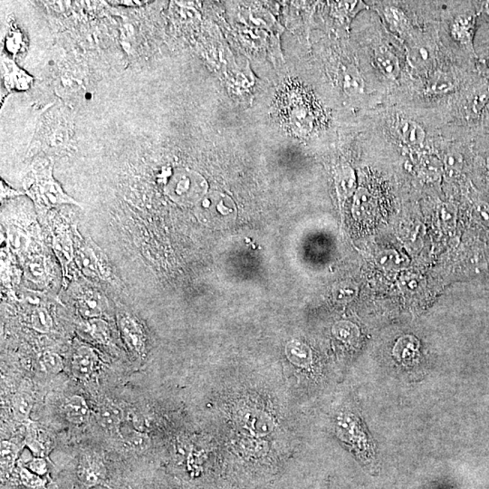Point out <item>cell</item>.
Segmentation results:
<instances>
[{"label": "cell", "instance_id": "7402d4cb", "mask_svg": "<svg viewBox=\"0 0 489 489\" xmlns=\"http://www.w3.org/2000/svg\"><path fill=\"white\" fill-rule=\"evenodd\" d=\"M30 323L33 329L43 334L50 332L54 326L52 316L47 309L44 307H37L32 312Z\"/></svg>", "mask_w": 489, "mask_h": 489}, {"label": "cell", "instance_id": "d4e9b609", "mask_svg": "<svg viewBox=\"0 0 489 489\" xmlns=\"http://www.w3.org/2000/svg\"><path fill=\"white\" fill-rule=\"evenodd\" d=\"M1 466L5 470L11 469L16 462L17 455H19V448L14 443L3 440L1 442Z\"/></svg>", "mask_w": 489, "mask_h": 489}, {"label": "cell", "instance_id": "e575fe53", "mask_svg": "<svg viewBox=\"0 0 489 489\" xmlns=\"http://www.w3.org/2000/svg\"><path fill=\"white\" fill-rule=\"evenodd\" d=\"M487 164H488V167L489 168V156L487 159Z\"/></svg>", "mask_w": 489, "mask_h": 489}, {"label": "cell", "instance_id": "9c48e42d", "mask_svg": "<svg viewBox=\"0 0 489 489\" xmlns=\"http://www.w3.org/2000/svg\"><path fill=\"white\" fill-rule=\"evenodd\" d=\"M25 275L30 282L38 287L47 286L49 280L50 268L46 257L42 255H33L26 260Z\"/></svg>", "mask_w": 489, "mask_h": 489}, {"label": "cell", "instance_id": "1f68e13d", "mask_svg": "<svg viewBox=\"0 0 489 489\" xmlns=\"http://www.w3.org/2000/svg\"><path fill=\"white\" fill-rule=\"evenodd\" d=\"M346 87L348 91L353 93L361 92L362 89V82L359 77L355 74H346Z\"/></svg>", "mask_w": 489, "mask_h": 489}, {"label": "cell", "instance_id": "9a60e30c", "mask_svg": "<svg viewBox=\"0 0 489 489\" xmlns=\"http://www.w3.org/2000/svg\"><path fill=\"white\" fill-rule=\"evenodd\" d=\"M26 444L37 457L43 458L50 449V440L47 435L40 428L29 425L26 431Z\"/></svg>", "mask_w": 489, "mask_h": 489}, {"label": "cell", "instance_id": "4dcf8cb0", "mask_svg": "<svg viewBox=\"0 0 489 489\" xmlns=\"http://www.w3.org/2000/svg\"><path fill=\"white\" fill-rule=\"evenodd\" d=\"M29 470L38 476H44L47 472V463L42 457L33 458L29 463Z\"/></svg>", "mask_w": 489, "mask_h": 489}, {"label": "cell", "instance_id": "2e32d148", "mask_svg": "<svg viewBox=\"0 0 489 489\" xmlns=\"http://www.w3.org/2000/svg\"><path fill=\"white\" fill-rule=\"evenodd\" d=\"M33 407H34V399L28 392H17L12 399V412L17 421L29 422Z\"/></svg>", "mask_w": 489, "mask_h": 489}, {"label": "cell", "instance_id": "e0dca14e", "mask_svg": "<svg viewBox=\"0 0 489 489\" xmlns=\"http://www.w3.org/2000/svg\"><path fill=\"white\" fill-rule=\"evenodd\" d=\"M83 331L97 344H107L111 340L109 325L102 318L87 320L83 325Z\"/></svg>", "mask_w": 489, "mask_h": 489}, {"label": "cell", "instance_id": "5b68a950", "mask_svg": "<svg viewBox=\"0 0 489 489\" xmlns=\"http://www.w3.org/2000/svg\"><path fill=\"white\" fill-rule=\"evenodd\" d=\"M120 331L122 340L131 353L142 356L145 347L143 327L131 314L122 312L118 316Z\"/></svg>", "mask_w": 489, "mask_h": 489}, {"label": "cell", "instance_id": "ac0fdd59", "mask_svg": "<svg viewBox=\"0 0 489 489\" xmlns=\"http://www.w3.org/2000/svg\"><path fill=\"white\" fill-rule=\"evenodd\" d=\"M8 239L10 248L19 254L25 253L29 247V235L26 227L10 225L8 227Z\"/></svg>", "mask_w": 489, "mask_h": 489}, {"label": "cell", "instance_id": "ffe728a7", "mask_svg": "<svg viewBox=\"0 0 489 489\" xmlns=\"http://www.w3.org/2000/svg\"><path fill=\"white\" fill-rule=\"evenodd\" d=\"M356 207L362 212V215L374 216L375 221H377V216L379 215L378 211V202L376 198L370 191L366 189H360L358 193L355 198Z\"/></svg>", "mask_w": 489, "mask_h": 489}, {"label": "cell", "instance_id": "277c9868", "mask_svg": "<svg viewBox=\"0 0 489 489\" xmlns=\"http://www.w3.org/2000/svg\"><path fill=\"white\" fill-rule=\"evenodd\" d=\"M101 361L94 348L78 344L72 358V371L78 380H88L98 373Z\"/></svg>", "mask_w": 489, "mask_h": 489}, {"label": "cell", "instance_id": "f546056e", "mask_svg": "<svg viewBox=\"0 0 489 489\" xmlns=\"http://www.w3.org/2000/svg\"><path fill=\"white\" fill-rule=\"evenodd\" d=\"M444 163H445L446 169L449 173H458L463 166V156L458 152H451L446 156Z\"/></svg>", "mask_w": 489, "mask_h": 489}, {"label": "cell", "instance_id": "7a4b0ae2", "mask_svg": "<svg viewBox=\"0 0 489 489\" xmlns=\"http://www.w3.org/2000/svg\"><path fill=\"white\" fill-rule=\"evenodd\" d=\"M205 182L199 174L191 170H181L173 177L167 187V193L181 203H194L205 191Z\"/></svg>", "mask_w": 489, "mask_h": 489}, {"label": "cell", "instance_id": "8992f818", "mask_svg": "<svg viewBox=\"0 0 489 489\" xmlns=\"http://www.w3.org/2000/svg\"><path fill=\"white\" fill-rule=\"evenodd\" d=\"M76 304L78 313L86 319L101 318L108 310L107 300L97 291L80 289L76 296Z\"/></svg>", "mask_w": 489, "mask_h": 489}, {"label": "cell", "instance_id": "44dd1931", "mask_svg": "<svg viewBox=\"0 0 489 489\" xmlns=\"http://www.w3.org/2000/svg\"><path fill=\"white\" fill-rule=\"evenodd\" d=\"M122 418V410L115 405L107 404L102 407L98 412V421L104 427L115 428L121 423Z\"/></svg>", "mask_w": 489, "mask_h": 489}, {"label": "cell", "instance_id": "4fadbf2b", "mask_svg": "<svg viewBox=\"0 0 489 489\" xmlns=\"http://www.w3.org/2000/svg\"><path fill=\"white\" fill-rule=\"evenodd\" d=\"M246 428L257 436H266L274 431V422L268 414L259 410H250L245 416Z\"/></svg>", "mask_w": 489, "mask_h": 489}, {"label": "cell", "instance_id": "7c38bea8", "mask_svg": "<svg viewBox=\"0 0 489 489\" xmlns=\"http://www.w3.org/2000/svg\"><path fill=\"white\" fill-rule=\"evenodd\" d=\"M396 130L401 140L408 145L418 147L424 143L426 138L424 129L412 120H401L396 126Z\"/></svg>", "mask_w": 489, "mask_h": 489}, {"label": "cell", "instance_id": "d6986e66", "mask_svg": "<svg viewBox=\"0 0 489 489\" xmlns=\"http://www.w3.org/2000/svg\"><path fill=\"white\" fill-rule=\"evenodd\" d=\"M375 59H376L378 65L382 69L383 74L386 77L390 78L398 77L400 67H399L398 59L394 54L390 52L385 48H380L377 51L376 55H375Z\"/></svg>", "mask_w": 489, "mask_h": 489}, {"label": "cell", "instance_id": "8fae6325", "mask_svg": "<svg viewBox=\"0 0 489 489\" xmlns=\"http://www.w3.org/2000/svg\"><path fill=\"white\" fill-rule=\"evenodd\" d=\"M63 413L72 424L82 425L88 421L90 409L82 396L73 395L65 401Z\"/></svg>", "mask_w": 489, "mask_h": 489}, {"label": "cell", "instance_id": "52a82bcc", "mask_svg": "<svg viewBox=\"0 0 489 489\" xmlns=\"http://www.w3.org/2000/svg\"><path fill=\"white\" fill-rule=\"evenodd\" d=\"M53 248L63 266L64 275L70 271V266L76 259V250L70 232L67 227L54 224L52 230Z\"/></svg>", "mask_w": 489, "mask_h": 489}, {"label": "cell", "instance_id": "83f0119b", "mask_svg": "<svg viewBox=\"0 0 489 489\" xmlns=\"http://www.w3.org/2000/svg\"><path fill=\"white\" fill-rule=\"evenodd\" d=\"M124 440L129 448L135 449V451H142V449H145L148 446L149 439L143 432L134 430L126 433Z\"/></svg>", "mask_w": 489, "mask_h": 489}, {"label": "cell", "instance_id": "3957f363", "mask_svg": "<svg viewBox=\"0 0 489 489\" xmlns=\"http://www.w3.org/2000/svg\"><path fill=\"white\" fill-rule=\"evenodd\" d=\"M76 260L79 268L89 277L98 278L106 280L112 279L110 266L104 256L97 248L86 241L85 244L76 248Z\"/></svg>", "mask_w": 489, "mask_h": 489}, {"label": "cell", "instance_id": "f1b7e54d", "mask_svg": "<svg viewBox=\"0 0 489 489\" xmlns=\"http://www.w3.org/2000/svg\"><path fill=\"white\" fill-rule=\"evenodd\" d=\"M384 15L387 20L392 26L399 30H403L406 29L407 26V19L406 17L404 16L403 12L398 8L394 7H389L385 8L384 10Z\"/></svg>", "mask_w": 489, "mask_h": 489}, {"label": "cell", "instance_id": "30bf717a", "mask_svg": "<svg viewBox=\"0 0 489 489\" xmlns=\"http://www.w3.org/2000/svg\"><path fill=\"white\" fill-rule=\"evenodd\" d=\"M476 15L465 14L458 17L453 23L451 32L456 41L473 49V38L475 35Z\"/></svg>", "mask_w": 489, "mask_h": 489}, {"label": "cell", "instance_id": "5bb4252c", "mask_svg": "<svg viewBox=\"0 0 489 489\" xmlns=\"http://www.w3.org/2000/svg\"><path fill=\"white\" fill-rule=\"evenodd\" d=\"M78 475L83 484L92 487L103 482L106 474H104V467L101 462L88 458L81 463Z\"/></svg>", "mask_w": 489, "mask_h": 489}, {"label": "cell", "instance_id": "4316f807", "mask_svg": "<svg viewBox=\"0 0 489 489\" xmlns=\"http://www.w3.org/2000/svg\"><path fill=\"white\" fill-rule=\"evenodd\" d=\"M454 88V82H453L451 78L446 76L432 78L427 87L428 91L433 93V94H445V93L452 91Z\"/></svg>", "mask_w": 489, "mask_h": 489}, {"label": "cell", "instance_id": "ba28073f", "mask_svg": "<svg viewBox=\"0 0 489 489\" xmlns=\"http://www.w3.org/2000/svg\"><path fill=\"white\" fill-rule=\"evenodd\" d=\"M2 67L4 71V83L8 90L16 91H25L28 90L33 82V78L29 76L25 71L20 69L13 60L3 56Z\"/></svg>", "mask_w": 489, "mask_h": 489}, {"label": "cell", "instance_id": "d6a6232c", "mask_svg": "<svg viewBox=\"0 0 489 489\" xmlns=\"http://www.w3.org/2000/svg\"><path fill=\"white\" fill-rule=\"evenodd\" d=\"M19 195V192L14 191L13 189L8 188L7 185L3 184L1 182V198L2 199H6L8 197H14Z\"/></svg>", "mask_w": 489, "mask_h": 489}, {"label": "cell", "instance_id": "603a6c76", "mask_svg": "<svg viewBox=\"0 0 489 489\" xmlns=\"http://www.w3.org/2000/svg\"><path fill=\"white\" fill-rule=\"evenodd\" d=\"M38 364L40 370L48 374H59L64 368L61 357L52 352L42 353L38 359Z\"/></svg>", "mask_w": 489, "mask_h": 489}, {"label": "cell", "instance_id": "836d02e7", "mask_svg": "<svg viewBox=\"0 0 489 489\" xmlns=\"http://www.w3.org/2000/svg\"><path fill=\"white\" fill-rule=\"evenodd\" d=\"M113 4H118L121 6H126V7H141L148 1H111Z\"/></svg>", "mask_w": 489, "mask_h": 489}, {"label": "cell", "instance_id": "6da1fadb", "mask_svg": "<svg viewBox=\"0 0 489 489\" xmlns=\"http://www.w3.org/2000/svg\"><path fill=\"white\" fill-rule=\"evenodd\" d=\"M24 190L35 204L39 214L64 204L80 205L68 196L53 176V161L38 159L29 167L23 181Z\"/></svg>", "mask_w": 489, "mask_h": 489}, {"label": "cell", "instance_id": "cb8c5ba5", "mask_svg": "<svg viewBox=\"0 0 489 489\" xmlns=\"http://www.w3.org/2000/svg\"><path fill=\"white\" fill-rule=\"evenodd\" d=\"M408 58L413 67H427L431 63V53L425 47H414L410 49Z\"/></svg>", "mask_w": 489, "mask_h": 489}, {"label": "cell", "instance_id": "484cf974", "mask_svg": "<svg viewBox=\"0 0 489 489\" xmlns=\"http://www.w3.org/2000/svg\"><path fill=\"white\" fill-rule=\"evenodd\" d=\"M19 476L22 484L29 489H46V480L26 467H21Z\"/></svg>", "mask_w": 489, "mask_h": 489}]
</instances>
